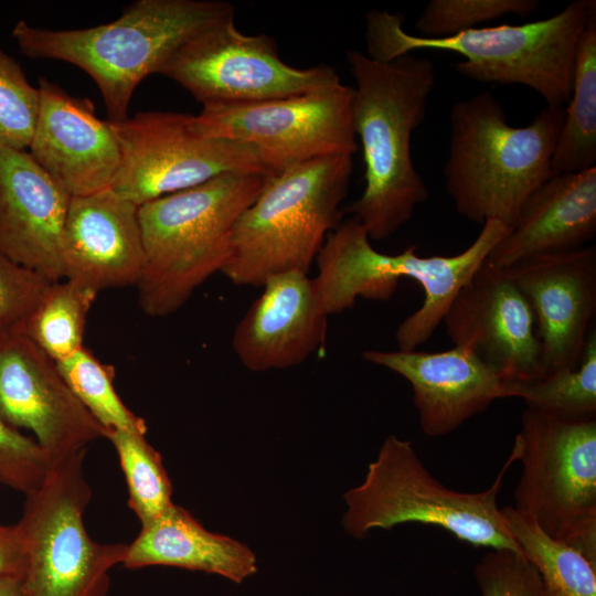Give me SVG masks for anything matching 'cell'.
Masks as SVG:
<instances>
[{"mask_svg": "<svg viewBox=\"0 0 596 596\" xmlns=\"http://www.w3.org/2000/svg\"><path fill=\"white\" fill-rule=\"evenodd\" d=\"M347 62L356 84L352 121L362 148L365 187L343 212L364 226L370 240L383 241L429 195L412 159L411 138L425 121L435 66L413 53L382 62L358 50L347 52Z\"/></svg>", "mask_w": 596, "mask_h": 596, "instance_id": "obj_1", "label": "cell"}, {"mask_svg": "<svg viewBox=\"0 0 596 596\" xmlns=\"http://www.w3.org/2000/svg\"><path fill=\"white\" fill-rule=\"evenodd\" d=\"M522 398L526 408L547 415L585 419L596 416V330L593 326L576 368L531 381L502 382V398Z\"/></svg>", "mask_w": 596, "mask_h": 596, "instance_id": "obj_26", "label": "cell"}, {"mask_svg": "<svg viewBox=\"0 0 596 596\" xmlns=\"http://www.w3.org/2000/svg\"><path fill=\"white\" fill-rule=\"evenodd\" d=\"M0 596H26L22 578L12 576L0 577Z\"/></svg>", "mask_w": 596, "mask_h": 596, "instance_id": "obj_36", "label": "cell"}, {"mask_svg": "<svg viewBox=\"0 0 596 596\" xmlns=\"http://www.w3.org/2000/svg\"><path fill=\"white\" fill-rule=\"evenodd\" d=\"M564 115V106H545L531 124L513 127L490 91L455 103L443 173L456 211L512 228L528 196L553 175Z\"/></svg>", "mask_w": 596, "mask_h": 596, "instance_id": "obj_3", "label": "cell"}, {"mask_svg": "<svg viewBox=\"0 0 596 596\" xmlns=\"http://www.w3.org/2000/svg\"><path fill=\"white\" fill-rule=\"evenodd\" d=\"M40 96L19 62L0 49V149L29 148L39 114Z\"/></svg>", "mask_w": 596, "mask_h": 596, "instance_id": "obj_31", "label": "cell"}, {"mask_svg": "<svg viewBox=\"0 0 596 596\" xmlns=\"http://www.w3.org/2000/svg\"><path fill=\"white\" fill-rule=\"evenodd\" d=\"M0 414L13 427L31 430L51 465L107 437L67 386L56 362L22 326L0 329Z\"/></svg>", "mask_w": 596, "mask_h": 596, "instance_id": "obj_14", "label": "cell"}, {"mask_svg": "<svg viewBox=\"0 0 596 596\" xmlns=\"http://www.w3.org/2000/svg\"><path fill=\"white\" fill-rule=\"evenodd\" d=\"M63 263L64 279L96 294L136 286L145 267L139 205L113 189L72 196Z\"/></svg>", "mask_w": 596, "mask_h": 596, "instance_id": "obj_20", "label": "cell"}, {"mask_svg": "<svg viewBox=\"0 0 596 596\" xmlns=\"http://www.w3.org/2000/svg\"><path fill=\"white\" fill-rule=\"evenodd\" d=\"M363 360L389 369L411 384L422 432L453 433L502 398L500 376L466 348L439 351L366 350Z\"/></svg>", "mask_w": 596, "mask_h": 596, "instance_id": "obj_21", "label": "cell"}, {"mask_svg": "<svg viewBox=\"0 0 596 596\" xmlns=\"http://www.w3.org/2000/svg\"><path fill=\"white\" fill-rule=\"evenodd\" d=\"M596 11L578 41L571 98L552 157L553 174L596 167Z\"/></svg>", "mask_w": 596, "mask_h": 596, "instance_id": "obj_24", "label": "cell"}, {"mask_svg": "<svg viewBox=\"0 0 596 596\" xmlns=\"http://www.w3.org/2000/svg\"><path fill=\"white\" fill-rule=\"evenodd\" d=\"M96 296L66 279L52 281L22 329L50 358L61 361L84 347L86 320Z\"/></svg>", "mask_w": 596, "mask_h": 596, "instance_id": "obj_27", "label": "cell"}, {"mask_svg": "<svg viewBox=\"0 0 596 596\" xmlns=\"http://www.w3.org/2000/svg\"><path fill=\"white\" fill-rule=\"evenodd\" d=\"M443 322L454 345L471 351L503 382L545 374L533 312L508 269L486 259L457 292Z\"/></svg>", "mask_w": 596, "mask_h": 596, "instance_id": "obj_15", "label": "cell"}, {"mask_svg": "<svg viewBox=\"0 0 596 596\" xmlns=\"http://www.w3.org/2000/svg\"><path fill=\"white\" fill-rule=\"evenodd\" d=\"M57 369L77 400L107 430L146 434V422L131 412L114 387V366L102 363L87 348L57 361Z\"/></svg>", "mask_w": 596, "mask_h": 596, "instance_id": "obj_28", "label": "cell"}, {"mask_svg": "<svg viewBox=\"0 0 596 596\" xmlns=\"http://www.w3.org/2000/svg\"><path fill=\"white\" fill-rule=\"evenodd\" d=\"M106 438L118 455L127 482L128 504L145 525L173 503L172 486L162 458L148 443L146 434L113 430Z\"/></svg>", "mask_w": 596, "mask_h": 596, "instance_id": "obj_29", "label": "cell"}, {"mask_svg": "<svg viewBox=\"0 0 596 596\" xmlns=\"http://www.w3.org/2000/svg\"><path fill=\"white\" fill-rule=\"evenodd\" d=\"M235 17L223 0H136L115 21L72 30L20 20L12 38L29 58L57 60L86 72L104 99L108 120L127 118L132 94L170 55L204 29Z\"/></svg>", "mask_w": 596, "mask_h": 596, "instance_id": "obj_2", "label": "cell"}, {"mask_svg": "<svg viewBox=\"0 0 596 596\" xmlns=\"http://www.w3.org/2000/svg\"><path fill=\"white\" fill-rule=\"evenodd\" d=\"M24 568V552L15 525L0 524V577L23 578Z\"/></svg>", "mask_w": 596, "mask_h": 596, "instance_id": "obj_35", "label": "cell"}, {"mask_svg": "<svg viewBox=\"0 0 596 596\" xmlns=\"http://www.w3.org/2000/svg\"><path fill=\"white\" fill-rule=\"evenodd\" d=\"M51 467L34 438L10 425L0 414V483L25 496L36 490Z\"/></svg>", "mask_w": 596, "mask_h": 596, "instance_id": "obj_32", "label": "cell"}, {"mask_svg": "<svg viewBox=\"0 0 596 596\" xmlns=\"http://www.w3.org/2000/svg\"><path fill=\"white\" fill-rule=\"evenodd\" d=\"M596 233V167L557 173L524 201L515 225L487 260L500 268L523 260L576 251Z\"/></svg>", "mask_w": 596, "mask_h": 596, "instance_id": "obj_22", "label": "cell"}, {"mask_svg": "<svg viewBox=\"0 0 596 596\" xmlns=\"http://www.w3.org/2000/svg\"><path fill=\"white\" fill-rule=\"evenodd\" d=\"M85 453L51 465L42 485L25 496L15 528L26 596H105L109 571L125 560L128 544L98 543L86 530L84 512L93 493Z\"/></svg>", "mask_w": 596, "mask_h": 596, "instance_id": "obj_9", "label": "cell"}, {"mask_svg": "<svg viewBox=\"0 0 596 596\" xmlns=\"http://www.w3.org/2000/svg\"><path fill=\"white\" fill-rule=\"evenodd\" d=\"M274 175L235 171L139 205L145 267L136 285L149 317L182 308L230 259L235 225Z\"/></svg>", "mask_w": 596, "mask_h": 596, "instance_id": "obj_4", "label": "cell"}, {"mask_svg": "<svg viewBox=\"0 0 596 596\" xmlns=\"http://www.w3.org/2000/svg\"><path fill=\"white\" fill-rule=\"evenodd\" d=\"M123 565L128 568L174 566L221 575L235 583L257 572L256 555L248 546L207 531L174 503L141 525L137 538L127 546Z\"/></svg>", "mask_w": 596, "mask_h": 596, "instance_id": "obj_23", "label": "cell"}, {"mask_svg": "<svg viewBox=\"0 0 596 596\" xmlns=\"http://www.w3.org/2000/svg\"><path fill=\"white\" fill-rule=\"evenodd\" d=\"M510 230L488 220L459 254L424 257L411 245L391 255L376 251L364 226L352 216L329 233L316 258L313 278L323 309L330 316L352 308L358 298L389 300L400 279L416 280L425 292L424 301L395 332L398 350H416L434 334L457 292Z\"/></svg>", "mask_w": 596, "mask_h": 596, "instance_id": "obj_6", "label": "cell"}, {"mask_svg": "<svg viewBox=\"0 0 596 596\" xmlns=\"http://www.w3.org/2000/svg\"><path fill=\"white\" fill-rule=\"evenodd\" d=\"M505 269L533 312L544 373L576 368L596 312V247L538 256Z\"/></svg>", "mask_w": 596, "mask_h": 596, "instance_id": "obj_16", "label": "cell"}, {"mask_svg": "<svg viewBox=\"0 0 596 596\" xmlns=\"http://www.w3.org/2000/svg\"><path fill=\"white\" fill-rule=\"evenodd\" d=\"M594 11L595 0H574L543 20L430 39L405 31L400 13L372 10L365 17L366 55L387 62L416 50L455 52L465 57L455 65L465 77L522 85L541 95L546 106H564L572 94L577 44Z\"/></svg>", "mask_w": 596, "mask_h": 596, "instance_id": "obj_5", "label": "cell"}, {"mask_svg": "<svg viewBox=\"0 0 596 596\" xmlns=\"http://www.w3.org/2000/svg\"><path fill=\"white\" fill-rule=\"evenodd\" d=\"M519 458L512 450L493 482L483 491L460 492L439 482L424 466L409 440L390 435L368 466L363 482L343 494L344 530L356 539L373 529L403 523L439 526L473 547L523 554L512 536L498 496L507 471Z\"/></svg>", "mask_w": 596, "mask_h": 596, "instance_id": "obj_8", "label": "cell"}, {"mask_svg": "<svg viewBox=\"0 0 596 596\" xmlns=\"http://www.w3.org/2000/svg\"><path fill=\"white\" fill-rule=\"evenodd\" d=\"M353 87L340 82L309 93L247 104L202 106L192 127L206 138L258 149L275 173L309 160L354 155Z\"/></svg>", "mask_w": 596, "mask_h": 596, "instance_id": "obj_11", "label": "cell"}, {"mask_svg": "<svg viewBox=\"0 0 596 596\" xmlns=\"http://www.w3.org/2000/svg\"><path fill=\"white\" fill-rule=\"evenodd\" d=\"M39 114L31 143L33 159L72 196L111 189L120 148L110 121L98 118L88 98L70 95L39 79Z\"/></svg>", "mask_w": 596, "mask_h": 596, "instance_id": "obj_17", "label": "cell"}, {"mask_svg": "<svg viewBox=\"0 0 596 596\" xmlns=\"http://www.w3.org/2000/svg\"><path fill=\"white\" fill-rule=\"evenodd\" d=\"M501 510L523 555L540 574L543 596H596V565L577 550L551 539L513 507Z\"/></svg>", "mask_w": 596, "mask_h": 596, "instance_id": "obj_25", "label": "cell"}, {"mask_svg": "<svg viewBox=\"0 0 596 596\" xmlns=\"http://www.w3.org/2000/svg\"><path fill=\"white\" fill-rule=\"evenodd\" d=\"M110 124L120 148L111 189L137 205L226 172L276 175L255 147L196 134L192 115L151 110Z\"/></svg>", "mask_w": 596, "mask_h": 596, "instance_id": "obj_13", "label": "cell"}, {"mask_svg": "<svg viewBox=\"0 0 596 596\" xmlns=\"http://www.w3.org/2000/svg\"><path fill=\"white\" fill-rule=\"evenodd\" d=\"M234 18L184 42L159 74L178 83L202 106L284 98L340 82L331 65L300 68L285 63L272 36L244 34Z\"/></svg>", "mask_w": 596, "mask_h": 596, "instance_id": "obj_12", "label": "cell"}, {"mask_svg": "<svg viewBox=\"0 0 596 596\" xmlns=\"http://www.w3.org/2000/svg\"><path fill=\"white\" fill-rule=\"evenodd\" d=\"M51 283L0 249V329L22 326Z\"/></svg>", "mask_w": 596, "mask_h": 596, "instance_id": "obj_34", "label": "cell"}, {"mask_svg": "<svg viewBox=\"0 0 596 596\" xmlns=\"http://www.w3.org/2000/svg\"><path fill=\"white\" fill-rule=\"evenodd\" d=\"M352 155L322 157L270 178L237 221L222 274L238 286L262 287L278 273H309L327 236L342 222Z\"/></svg>", "mask_w": 596, "mask_h": 596, "instance_id": "obj_7", "label": "cell"}, {"mask_svg": "<svg viewBox=\"0 0 596 596\" xmlns=\"http://www.w3.org/2000/svg\"><path fill=\"white\" fill-rule=\"evenodd\" d=\"M238 321L232 345L254 372L296 366L324 345L328 313L315 278L289 270L272 275Z\"/></svg>", "mask_w": 596, "mask_h": 596, "instance_id": "obj_19", "label": "cell"}, {"mask_svg": "<svg viewBox=\"0 0 596 596\" xmlns=\"http://www.w3.org/2000/svg\"><path fill=\"white\" fill-rule=\"evenodd\" d=\"M514 444L522 472L513 508L596 565V418L525 408Z\"/></svg>", "mask_w": 596, "mask_h": 596, "instance_id": "obj_10", "label": "cell"}, {"mask_svg": "<svg viewBox=\"0 0 596 596\" xmlns=\"http://www.w3.org/2000/svg\"><path fill=\"white\" fill-rule=\"evenodd\" d=\"M539 7L538 0H430L415 22L416 35L448 38L507 14L528 18Z\"/></svg>", "mask_w": 596, "mask_h": 596, "instance_id": "obj_30", "label": "cell"}, {"mask_svg": "<svg viewBox=\"0 0 596 596\" xmlns=\"http://www.w3.org/2000/svg\"><path fill=\"white\" fill-rule=\"evenodd\" d=\"M481 596H543L540 574L523 554L490 550L475 566Z\"/></svg>", "mask_w": 596, "mask_h": 596, "instance_id": "obj_33", "label": "cell"}, {"mask_svg": "<svg viewBox=\"0 0 596 596\" xmlns=\"http://www.w3.org/2000/svg\"><path fill=\"white\" fill-rule=\"evenodd\" d=\"M71 198L29 151L0 149V249L50 281L64 279Z\"/></svg>", "mask_w": 596, "mask_h": 596, "instance_id": "obj_18", "label": "cell"}]
</instances>
